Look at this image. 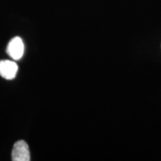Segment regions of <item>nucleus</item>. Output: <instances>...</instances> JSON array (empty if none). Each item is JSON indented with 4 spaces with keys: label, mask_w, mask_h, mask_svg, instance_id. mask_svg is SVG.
<instances>
[{
    "label": "nucleus",
    "mask_w": 161,
    "mask_h": 161,
    "mask_svg": "<svg viewBox=\"0 0 161 161\" xmlns=\"http://www.w3.org/2000/svg\"><path fill=\"white\" fill-rule=\"evenodd\" d=\"M12 160L13 161H30V150L28 144L24 141L16 142L12 150Z\"/></svg>",
    "instance_id": "obj_1"
},
{
    "label": "nucleus",
    "mask_w": 161,
    "mask_h": 161,
    "mask_svg": "<svg viewBox=\"0 0 161 161\" xmlns=\"http://www.w3.org/2000/svg\"><path fill=\"white\" fill-rule=\"evenodd\" d=\"M6 52L9 57L14 60H19L23 58L24 53V44L20 37H15L10 40L6 48Z\"/></svg>",
    "instance_id": "obj_2"
},
{
    "label": "nucleus",
    "mask_w": 161,
    "mask_h": 161,
    "mask_svg": "<svg viewBox=\"0 0 161 161\" xmlns=\"http://www.w3.org/2000/svg\"><path fill=\"white\" fill-rule=\"evenodd\" d=\"M18 72L17 64L10 60L0 61V75L6 80L14 79Z\"/></svg>",
    "instance_id": "obj_3"
}]
</instances>
